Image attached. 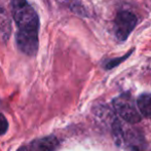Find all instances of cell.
Segmentation results:
<instances>
[{
  "label": "cell",
  "mask_w": 151,
  "mask_h": 151,
  "mask_svg": "<svg viewBox=\"0 0 151 151\" xmlns=\"http://www.w3.org/2000/svg\"><path fill=\"white\" fill-rule=\"evenodd\" d=\"M12 16L21 31H37L39 20L36 12L26 0H12Z\"/></svg>",
  "instance_id": "cell-1"
},
{
  "label": "cell",
  "mask_w": 151,
  "mask_h": 151,
  "mask_svg": "<svg viewBox=\"0 0 151 151\" xmlns=\"http://www.w3.org/2000/svg\"><path fill=\"white\" fill-rule=\"evenodd\" d=\"M112 105L118 115L127 122L135 124L141 121L142 115L131 93H124L117 96L112 101Z\"/></svg>",
  "instance_id": "cell-2"
},
{
  "label": "cell",
  "mask_w": 151,
  "mask_h": 151,
  "mask_svg": "<svg viewBox=\"0 0 151 151\" xmlns=\"http://www.w3.org/2000/svg\"><path fill=\"white\" fill-rule=\"evenodd\" d=\"M117 142L125 143L131 149L135 151H142L144 148L143 136L140 134V132L135 131V129H129L125 132L121 129Z\"/></svg>",
  "instance_id": "cell-6"
},
{
  "label": "cell",
  "mask_w": 151,
  "mask_h": 151,
  "mask_svg": "<svg viewBox=\"0 0 151 151\" xmlns=\"http://www.w3.org/2000/svg\"><path fill=\"white\" fill-rule=\"evenodd\" d=\"M133 50H132L129 52L125 54L124 56L120 57V58L111 59V60H108L107 62H105V64H104V67H105V69H106V70H109V69H112V68L116 67V66H118L120 63H122L123 61H125L127 58H129V56H131L132 54H133Z\"/></svg>",
  "instance_id": "cell-8"
},
{
  "label": "cell",
  "mask_w": 151,
  "mask_h": 151,
  "mask_svg": "<svg viewBox=\"0 0 151 151\" xmlns=\"http://www.w3.org/2000/svg\"><path fill=\"white\" fill-rule=\"evenodd\" d=\"M59 146V141L54 136L37 139L21 147L18 151H54Z\"/></svg>",
  "instance_id": "cell-5"
},
{
  "label": "cell",
  "mask_w": 151,
  "mask_h": 151,
  "mask_svg": "<svg viewBox=\"0 0 151 151\" xmlns=\"http://www.w3.org/2000/svg\"><path fill=\"white\" fill-rule=\"evenodd\" d=\"M137 23L138 19L133 12L129 10L118 12L114 20V34L118 41H125L136 28Z\"/></svg>",
  "instance_id": "cell-3"
},
{
  "label": "cell",
  "mask_w": 151,
  "mask_h": 151,
  "mask_svg": "<svg viewBox=\"0 0 151 151\" xmlns=\"http://www.w3.org/2000/svg\"><path fill=\"white\" fill-rule=\"evenodd\" d=\"M7 129H8L7 120H6L5 116L3 114L0 113V136L4 135L6 133V131H7Z\"/></svg>",
  "instance_id": "cell-9"
},
{
  "label": "cell",
  "mask_w": 151,
  "mask_h": 151,
  "mask_svg": "<svg viewBox=\"0 0 151 151\" xmlns=\"http://www.w3.org/2000/svg\"><path fill=\"white\" fill-rule=\"evenodd\" d=\"M137 106L142 116L151 118V93H143L137 100Z\"/></svg>",
  "instance_id": "cell-7"
},
{
  "label": "cell",
  "mask_w": 151,
  "mask_h": 151,
  "mask_svg": "<svg viewBox=\"0 0 151 151\" xmlns=\"http://www.w3.org/2000/svg\"><path fill=\"white\" fill-rule=\"evenodd\" d=\"M17 44L21 52L28 56H35L38 50V32L21 31L17 33Z\"/></svg>",
  "instance_id": "cell-4"
}]
</instances>
